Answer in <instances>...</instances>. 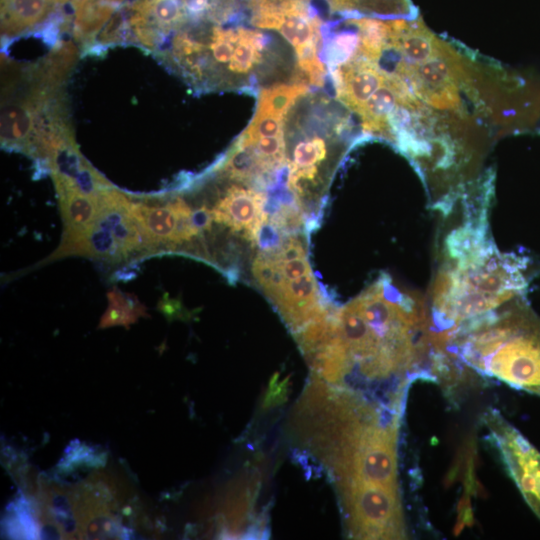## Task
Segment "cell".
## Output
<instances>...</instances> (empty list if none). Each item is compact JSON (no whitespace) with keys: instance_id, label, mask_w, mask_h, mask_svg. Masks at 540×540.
I'll return each instance as SVG.
<instances>
[{"instance_id":"obj_1","label":"cell","mask_w":540,"mask_h":540,"mask_svg":"<svg viewBox=\"0 0 540 540\" xmlns=\"http://www.w3.org/2000/svg\"><path fill=\"white\" fill-rule=\"evenodd\" d=\"M487 202L466 203L462 222L444 240L430 293L437 335L447 336L519 300L527 287L526 260L500 252L489 236Z\"/></svg>"},{"instance_id":"obj_2","label":"cell","mask_w":540,"mask_h":540,"mask_svg":"<svg viewBox=\"0 0 540 540\" xmlns=\"http://www.w3.org/2000/svg\"><path fill=\"white\" fill-rule=\"evenodd\" d=\"M76 53L75 46L63 43L29 67L15 69L5 64L10 73L2 82L4 148L42 159L48 166L59 151L75 144L62 85Z\"/></svg>"},{"instance_id":"obj_3","label":"cell","mask_w":540,"mask_h":540,"mask_svg":"<svg viewBox=\"0 0 540 540\" xmlns=\"http://www.w3.org/2000/svg\"><path fill=\"white\" fill-rule=\"evenodd\" d=\"M519 302L458 328L445 351L482 376L540 395V320Z\"/></svg>"},{"instance_id":"obj_4","label":"cell","mask_w":540,"mask_h":540,"mask_svg":"<svg viewBox=\"0 0 540 540\" xmlns=\"http://www.w3.org/2000/svg\"><path fill=\"white\" fill-rule=\"evenodd\" d=\"M349 132V117L323 94L308 91L289 109L284 125L286 148H291L286 186L298 202L307 204L320 196V166L332 145L345 142Z\"/></svg>"},{"instance_id":"obj_5","label":"cell","mask_w":540,"mask_h":540,"mask_svg":"<svg viewBox=\"0 0 540 540\" xmlns=\"http://www.w3.org/2000/svg\"><path fill=\"white\" fill-rule=\"evenodd\" d=\"M250 22L277 30L295 49L296 81L323 87L328 73L321 60L323 22L308 0H250Z\"/></svg>"},{"instance_id":"obj_6","label":"cell","mask_w":540,"mask_h":540,"mask_svg":"<svg viewBox=\"0 0 540 540\" xmlns=\"http://www.w3.org/2000/svg\"><path fill=\"white\" fill-rule=\"evenodd\" d=\"M490 442L528 506L540 518V452L497 410L484 415Z\"/></svg>"},{"instance_id":"obj_7","label":"cell","mask_w":540,"mask_h":540,"mask_svg":"<svg viewBox=\"0 0 540 540\" xmlns=\"http://www.w3.org/2000/svg\"><path fill=\"white\" fill-rule=\"evenodd\" d=\"M60 200L64 233L60 247L51 256L61 258L92 227L98 216V193L89 194L79 189L69 176L51 172ZM101 191V190H100Z\"/></svg>"},{"instance_id":"obj_8","label":"cell","mask_w":540,"mask_h":540,"mask_svg":"<svg viewBox=\"0 0 540 540\" xmlns=\"http://www.w3.org/2000/svg\"><path fill=\"white\" fill-rule=\"evenodd\" d=\"M328 73L336 99L357 114L386 80L376 63L359 54Z\"/></svg>"},{"instance_id":"obj_9","label":"cell","mask_w":540,"mask_h":540,"mask_svg":"<svg viewBox=\"0 0 540 540\" xmlns=\"http://www.w3.org/2000/svg\"><path fill=\"white\" fill-rule=\"evenodd\" d=\"M266 197L264 191L232 185L212 209L213 219L233 231H244L256 243L259 230L267 220L263 211Z\"/></svg>"},{"instance_id":"obj_10","label":"cell","mask_w":540,"mask_h":540,"mask_svg":"<svg viewBox=\"0 0 540 540\" xmlns=\"http://www.w3.org/2000/svg\"><path fill=\"white\" fill-rule=\"evenodd\" d=\"M273 304L294 334L327 310L312 273L286 281Z\"/></svg>"},{"instance_id":"obj_11","label":"cell","mask_w":540,"mask_h":540,"mask_svg":"<svg viewBox=\"0 0 540 540\" xmlns=\"http://www.w3.org/2000/svg\"><path fill=\"white\" fill-rule=\"evenodd\" d=\"M130 211L150 247L159 244L176 245L181 215L190 212L191 209L182 198L177 197L165 206L131 202Z\"/></svg>"},{"instance_id":"obj_12","label":"cell","mask_w":540,"mask_h":540,"mask_svg":"<svg viewBox=\"0 0 540 540\" xmlns=\"http://www.w3.org/2000/svg\"><path fill=\"white\" fill-rule=\"evenodd\" d=\"M68 0H1V35L12 39L44 23Z\"/></svg>"},{"instance_id":"obj_13","label":"cell","mask_w":540,"mask_h":540,"mask_svg":"<svg viewBox=\"0 0 540 540\" xmlns=\"http://www.w3.org/2000/svg\"><path fill=\"white\" fill-rule=\"evenodd\" d=\"M332 12L348 17H378L385 19H415L410 0H326Z\"/></svg>"},{"instance_id":"obj_14","label":"cell","mask_w":540,"mask_h":540,"mask_svg":"<svg viewBox=\"0 0 540 540\" xmlns=\"http://www.w3.org/2000/svg\"><path fill=\"white\" fill-rule=\"evenodd\" d=\"M109 302L107 311L102 317L101 327L111 325H129L138 317L144 315L145 307L133 294L123 293L117 287L107 292Z\"/></svg>"},{"instance_id":"obj_15","label":"cell","mask_w":540,"mask_h":540,"mask_svg":"<svg viewBox=\"0 0 540 540\" xmlns=\"http://www.w3.org/2000/svg\"><path fill=\"white\" fill-rule=\"evenodd\" d=\"M278 267L272 257H269L266 253L257 255L252 264V273L261 286L264 293H267L272 287L275 274Z\"/></svg>"},{"instance_id":"obj_16","label":"cell","mask_w":540,"mask_h":540,"mask_svg":"<svg viewBox=\"0 0 540 540\" xmlns=\"http://www.w3.org/2000/svg\"><path fill=\"white\" fill-rule=\"evenodd\" d=\"M282 232L269 220H266L258 233L256 243L263 253L273 254L282 245Z\"/></svg>"},{"instance_id":"obj_17","label":"cell","mask_w":540,"mask_h":540,"mask_svg":"<svg viewBox=\"0 0 540 540\" xmlns=\"http://www.w3.org/2000/svg\"><path fill=\"white\" fill-rule=\"evenodd\" d=\"M271 257L278 265L298 258H307V251L301 240L296 237H288Z\"/></svg>"},{"instance_id":"obj_18","label":"cell","mask_w":540,"mask_h":540,"mask_svg":"<svg viewBox=\"0 0 540 540\" xmlns=\"http://www.w3.org/2000/svg\"><path fill=\"white\" fill-rule=\"evenodd\" d=\"M277 267L280 269L286 280L297 279L306 274L312 273L308 258L290 260L282 264H278Z\"/></svg>"},{"instance_id":"obj_19","label":"cell","mask_w":540,"mask_h":540,"mask_svg":"<svg viewBox=\"0 0 540 540\" xmlns=\"http://www.w3.org/2000/svg\"><path fill=\"white\" fill-rule=\"evenodd\" d=\"M213 219L212 210L206 206H202L192 212L191 222L193 226L199 231L211 230Z\"/></svg>"},{"instance_id":"obj_20","label":"cell","mask_w":540,"mask_h":540,"mask_svg":"<svg viewBox=\"0 0 540 540\" xmlns=\"http://www.w3.org/2000/svg\"><path fill=\"white\" fill-rule=\"evenodd\" d=\"M95 1H98V2H101V3H104V4H108V5L113 6V7L116 8V4H119L124 0H95Z\"/></svg>"}]
</instances>
